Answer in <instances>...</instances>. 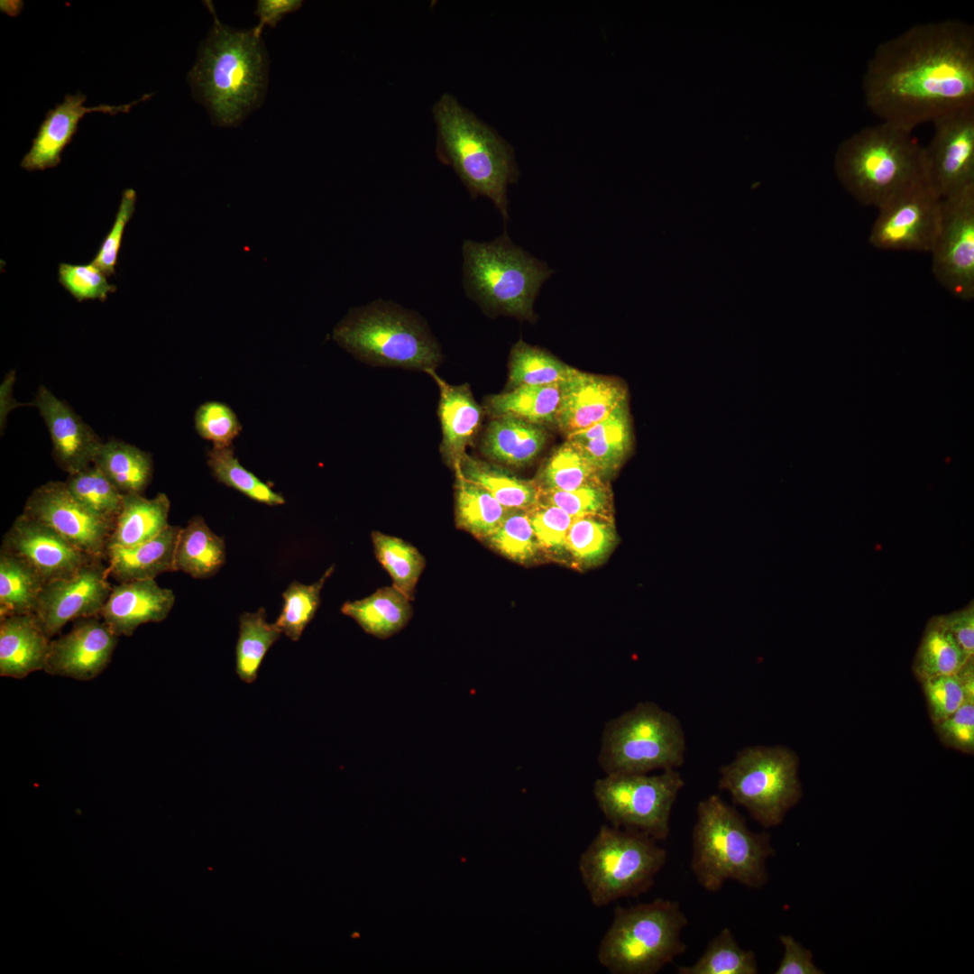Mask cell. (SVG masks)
Here are the masks:
<instances>
[{"label": "cell", "mask_w": 974, "mask_h": 974, "mask_svg": "<svg viewBox=\"0 0 974 974\" xmlns=\"http://www.w3.org/2000/svg\"><path fill=\"white\" fill-rule=\"evenodd\" d=\"M867 106L909 131L974 106V27L958 19L919 23L881 42L862 77Z\"/></svg>", "instance_id": "1"}, {"label": "cell", "mask_w": 974, "mask_h": 974, "mask_svg": "<svg viewBox=\"0 0 974 974\" xmlns=\"http://www.w3.org/2000/svg\"><path fill=\"white\" fill-rule=\"evenodd\" d=\"M206 3L214 23L199 45L188 81L213 124L236 126L263 101L268 55L253 29L237 30L222 23L212 3Z\"/></svg>", "instance_id": "2"}, {"label": "cell", "mask_w": 974, "mask_h": 974, "mask_svg": "<svg viewBox=\"0 0 974 974\" xmlns=\"http://www.w3.org/2000/svg\"><path fill=\"white\" fill-rule=\"evenodd\" d=\"M775 856L771 836L749 829L744 816L718 795L696 806L692 832L691 870L707 892H718L728 880L752 889L768 880L767 860Z\"/></svg>", "instance_id": "3"}, {"label": "cell", "mask_w": 974, "mask_h": 974, "mask_svg": "<svg viewBox=\"0 0 974 974\" xmlns=\"http://www.w3.org/2000/svg\"><path fill=\"white\" fill-rule=\"evenodd\" d=\"M436 155L453 168L472 198L486 197L508 219V187L519 171L511 145L491 126L444 94L432 108Z\"/></svg>", "instance_id": "4"}, {"label": "cell", "mask_w": 974, "mask_h": 974, "mask_svg": "<svg viewBox=\"0 0 974 974\" xmlns=\"http://www.w3.org/2000/svg\"><path fill=\"white\" fill-rule=\"evenodd\" d=\"M922 147L912 131L881 122L859 130L839 144L834 172L858 202L878 207L924 178Z\"/></svg>", "instance_id": "5"}, {"label": "cell", "mask_w": 974, "mask_h": 974, "mask_svg": "<svg viewBox=\"0 0 974 974\" xmlns=\"http://www.w3.org/2000/svg\"><path fill=\"white\" fill-rule=\"evenodd\" d=\"M333 338L372 365L426 372L443 359L439 344L418 314L382 299L350 309L334 328Z\"/></svg>", "instance_id": "6"}, {"label": "cell", "mask_w": 974, "mask_h": 974, "mask_svg": "<svg viewBox=\"0 0 974 974\" xmlns=\"http://www.w3.org/2000/svg\"><path fill=\"white\" fill-rule=\"evenodd\" d=\"M687 924L677 901L617 906L598 946V961L611 974H656L685 951Z\"/></svg>", "instance_id": "7"}, {"label": "cell", "mask_w": 974, "mask_h": 974, "mask_svg": "<svg viewBox=\"0 0 974 974\" xmlns=\"http://www.w3.org/2000/svg\"><path fill=\"white\" fill-rule=\"evenodd\" d=\"M464 287L467 296L491 315L533 319V305L548 266L515 245L504 233L492 242L464 241Z\"/></svg>", "instance_id": "8"}, {"label": "cell", "mask_w": 974, "mask_h": 974, "mask_svg": "<svg viewBox=\"0 0 974 974\" xmlns=\"http://www.w3.org/2000/svg\"><path fill=\"white\" fill-rule=\"evenodd\" d=\"M666 850L642 832L603 824L582 852L578 870L593 905L639 896L666 865Z\"/></svg>", "instance_id": "9"}, {"label": "cell", "mask_w": 974, "mask_h": 974, "mask_svg": "<svg viewBox=\"0 0 974 974\" xmlns=\"http://www.w3.org/2000/svg\"><path fill=\"white\" fill-rule=\"evenodd\" d=\"M685 751L680 720L647 701L605 724L598 762L605 774H646L677 769Z\"/></svg>", "instance_id": "10"}, {"label": "cell", "mask_w": 974, "mask_h": 974, "mask_svg": "<svg viewBox=\"0 0 974 974\" xmlns=\"http://www.w3.org/2000/svg\"><path fill=\"white\" fill-rule=\"evenodd\" d=\"M798 772L799 758L792 749L752 745L720 767L718 787L758 824L772 828L783 822L803 796Z\"/></svg>", "instance_id": "11"}, {"label": "cell", "mask_w": 974, "mask_h": 974, "mask_svg": "<svg viewBox=\"0 0 974 974\" xmlns=\"http://www.w3.org/2000/svg\"><path fill=\"white\" fill-rule=\"evenodd\" d=\"M685 786L677 769L659 774H605L593 784L601 812L612 826L637 831L656 841L670 833V816Z\"/></svg>", "instance_id": "12"}, {"label": "cell", "mask_w": 974, "mask_h": 974, "mask_svg": "<svg viewBox=\"0 0 974 974\" xmlns=\"http://www.w3.org/2000/svg\"><path fill=\"white\" fill-rule=\"evenodd\" d=\"M942 198L922 178L878 207L868 241L886 251L930 253L938 234Z\"/></svg>", "instance_id": "13"}, {"label": "cell", "mask_w": 974, "mask_h": 974, "mask_svg": "<svg viewBox=\"0 0 974 974\" xmlns=\"http://www.w3.org/2000/svg\"><path fill=\"white\" fill-rule=\"evenodd\" d=\"M937 281L954 297H974V185L942 198L938 234L930 252Z\"/></svg>", "instance_id": "14"}, {"label": "cell", "mask_w": 974, "mask_h": 974, "mask_svg": "<svg viewBox=\"0 0 974 974\" xmlns=\"http://www.w3.org/2000/svg\"><path fill=\"white\" fill-rule=\"evenodd\" d=\"M922 147L923 175L942 198L974 185V106L933 123Z\"/></svg>", "instance_id": "15"}, {"label": "cell", "mask_w": 974, "mask_h": 974, "mask_svg": "<svg viewBox=\"0 0 974 974\" xmlns=\"http://www.w3.org/2000/svg\"><path fill=\"white\" fill-rule=\"evenodd\" d=\"M23 513L47 525L87 555L106 560L114 525L78 501L65 482H47L33 490Z\"/></svg>", "instance_id": "16"}, {"label": "cell", "mask_w": 974, "mask_h": 974, "mask_svg": "<svg viewBox=\"0 0 974 974\" xmlns=\"http://www.w3.org/2000/svg\"><path fill=\"white\" fill-rule=\"evenodd\" d=\"M104 561L94 560L74 575L44 585L33 614L50 639L69 621L100 616L112 590Z\"/></svg>", "instance_id": "17"}, {"label": "cell", "mask_w": 974, "mask_h": 974, "mask_svg": "<svg viewBox=\"0 0 974 974\" xmlns=\"http://www.w3.org/2000/svg\"><path fill=\"white\" fill-rule=\"evenodd\" d=\"M1 550L23 560L49 583L68 578L97 558L78 549L53 529L24 513L5 534Z\"/></svg>", "instance_id": "18"}, {"label": "cell", "mask_w": 974, "mask_h": 974, "mask_svg": "<svg viewBox=\"0 0 974 974\" xmlns=\"http://www.w3.org/2000/svg\"><path fill=\"white\" fill-rule=\"evenodd\" d=\"M117 639L100 616L78 619L68 633L51 640L44 671L79 681L92 680L108 666Z\"/></svg>", "instance_id": "19"}, {"label": "cell", "mask_w": 974, "mask_h": 974, "mask_svg": "<svg viewBox=\"0 0 974 974\" xmlns=\"http://www.w3.org/2000/svg\"><path fill=\"white\" fill-rule=\"evenodd\" d=\"M150 96L151 95H144L133 102L119 106L102 104L87 107L85 106L87 96L80 92L66 95L60 104L47 112L20 166L28 171L57 167L61 161L64 149L71 142L78 131L79 121L86 115L96 112L111 115L129 113L133 106Z\"/></svg>", "instance_id": "20"}, {"label": "cell", "mask_w": 974, "mask_h": 974, "mask_svg": "<svg viewBox=\"0 0 974 974\" xmlns=\"http://www.w3.org/2000/svg\"><path fill=\"white\" fill-rule=\"evenodd\" d=\"M626 400L628 389L622 381L575 369L561 383L555 422L568 436L604 419Z\"/></svg>", "instance_id": "21"}, {"label": "cell", "mask_w": 974, "mask_h": 974, "mask_svg": "<svg viewBox=\"0 0 974 974\" xmlns=\"http://www.w3.org/2000/svg\"><path fill=\"white\" fill-rule=\"evenodd\" d=\"M33 404L49 430L59 467L72 474L93 464L103 444L95 431L44 386L39 387Z\"/></svg>", "instance_id": "22"}, {"label": "cell", "mask_w": 974, "mask_h": 974, "mask_svg": "<svg viewBox=\"0 0 974 974\" xmlns=\"http://www.w3.org/2000/svg\"><path fill=\"white\" fill-rule=\"evenodd\" d=\"M175 602L172 590L155 579L119 583L112 586L100 617L117 636H131L145 623L167 618Z\"/></svg>", "instance_id": "23"}, {"label": "cell", "mask_w": 974, "mask_h": 974, "mask_svg": "<svg viewBox=\"0 0 974 974\" xmlns=\"http://www.w3.org/2000/svg\"><path fill=\"white\" fill-rule=\"evenodd\" d=\"M439 389L438 417L442 428L440 453L453 470L466 455L465 448L477 433L482 410L466 384L447 383L435 370H427Z\"/></svg>", "instance_id": "24"}, {"label": "cell", "mask_w": 974, "mask_h": 974, "mask_svg": "<svg viewBox=\"0 0 974 974\" xmlns=\"http://www.w3.org/2000/svg\"><path fill=\"white\" fill-rule=\"evenodd\" d=\"M589 459L602 479L623 465L633 447L629 400L592 427L567 436Z\"/></svg>", "instance_id": "25"}, {"label": "cell", "mask_w": 974, "mask_h": 974, "mask_svg": "<svg viewBox=\"0 0 974 974\" xmlns=\"http://www.w3.org/2000/svg\"><path fill=\"white\" fill-rule=\"evenodd\" d=\"M50 644L33 613L0 619V675L22 679L44 670Z\"/></svg>", "instance_id": "26"}, {"label": "cell", "mask_w": 974, "mask_h": 974, "mask_svg": "<svg viewBox=\"0 0 974 974\" xmlns=\"http://www.w3.org/2000/svg\"><path fill=\"white\" fill-rule=\"evenodd\" d=\"M181 527L170 525L153 538L130 547L109 548L108 574L118 583L155 579L175 571L174 557Z\"/></svg>", "instance_id": "27"}, {"label": "cell", "mask_w": 974, "mask_h": 974, "mask_svg": "<svg viewBox=\"0 0 974 974\" xmlns=\"http://www.w3.org/2000/svg\"><path fill=\"white\" fill-rule=\"evenodd\" d=\"M546 440V431L540 425L513 417H498L486 427L481 448L486 457L499 464L521 467L539 455Z\"/></svg>", "instance_id": "28"}, {"label": "cell", "mask_w": 974, "mask_h": 974, "mask_svg": "<svg viewBox=\"0 0 974 974\" xmlns=\"http://www.w3.org/2000/svg\"><path fill=\"white\" fill-rule=\"evenodd\" d=\"M170 501L165 493L152 499L140 493H125L107 550L133 547L153 538L170 526Z\"/></svg>", "instance_id": "29"}, {"label": "cell", "mask_w": 974, "mask_h": 974, "mask_svg": "<svg viewBox=\"0 0 974 974\" xmlns=\"http://www.w3.org/2000/svg\"><path fill=\"white\" fill-rule=\"evenodd\" d=\"M341 611L368 634L387 639L401 630L412 617L410 600L395 586H385L360 600L343 604Z\"/></svg>", "instance_id": "30"}, {"label": "cell", "mask_w": 974, "mask_h": 974, "mask_svg": "<svg viewBox=\"0 0 974 974\" xmlns=\"http://www.w3.org/2000/svg\"><path fill=\"white\" fill-rule=\"evenodd\" d=\"M225 561V545L200 515L191 518L181 528L175 550V571H182L197 579L216 574Z\"/></svg>", "instance_id": "31"}, {"label": "cell", "mask_w": 974, "mask_h": 974, "mask_svg": "<svg viewBox=\"0 0 974 974\" xmlns=\"http://www.w3.org/2000/svg\"><path fill=\"white\" fill-rule=\"evenodd\" d=\"M466 480L488 491L508 509L528 510L540 501L536 482L521 479L506 469L465 455L454 469Z\"/></svg>", "instance_id": "32"}, {"label": "cell", "mask_w": 974, "mask_h": 974, "mask_svg": "<svg viewBox=\"0 0 974 974\" xmlns=\"http://www.w3.org/2000/svg\"><path fill=\"white\" fill-rule=\"evenodd\" d=\"M560 398L561 383L519 385L488 397L485 407L494 418L513 417L541 426L555 422Z\"/></svg>", "instance_id": "33"}, {"label": "cell", "mask_w": 974, "mask_h": 974, "mask_svg": "<svg viewBox=\"0 0 974 974\" xmlns=\"http://www.w3.org/2000/svg\"><path fill=\"white\" fill-rule=\"evenodd\" d=\"M93 464L124 494H142L152 477L151 455L119 440L103 442Z\"/></svg>", "instance_id": "34"}, {"label": "cell", "mask_w": 974, "mask_h": 974, "mask_svg": "<svg viewBox=\"0 0 974 974\" xmlns=\"http://www.w3.org/2000/svg\"><path fill=\"white\" fill-rule=\"evenodd\" d=\"M455 521L457 528L481 541L501 524L510 509L482 486L455 473Z\"/></svg>", "instance_id": "35"}, {"label": "cell", "mask_w": 974, "mask_h": 974, "mask_svg": "<svg viewBox=\"0 0 974 974\" xmlns=\"http://www.w3.org/2000/svg\"><path fill=\"white\" fill-rule=\"evenodd\" d=\"M969 659L937 615L926 624L914 658L913 671L921 682L957 673Z\"/></svg>", "instance_id": "36"}, {"label": "cell", "mask_w": 974, "mask_h": 974, "mask_svg": "<svg viewBox=\"0 0 974 974\" xmlns=\"http://www.w3.org/2000/svg\"><path fill=\"white\" fill-rule=\"evenodd\" d=\"M45 584L30 565L0 549V619L34 613Z\"/></svg>", "instance_id": "37"}, {"label": "cell", "mask_w": 974, "mask_h": 974, "mask_svg": "<svg viewBox=\"0 0 974 974\" xmlns=\"http://www.w3.org/2000/svg\"><path fill=\"white\" fill-rule=\"evenodd\" d=\"M282 632L267 621L264 608L255 612H244L239 618V635L235 647V673L246 684H252L271 646Z\"/></svg>", "instance_id": "38"}, {"label": "cell", "mask_w": 974, "mask_h": 974, "mask_svg": "<svg viewBox=\"0 0 974 974\" xmlns=\"http://www.w3.org/2000/svg\"><path fill=\"white\" fill-rule=\"evenodd\" d=\"M617 543L612 516L574 518L566 538L568 558L582 567L603 562Z\"/></svg>", "instance_id": "39"}, {"label": "cell", "mask_w": 974, "mask_h": 974, "mask_svg": "<svg viewBox=\"0 0 974 974\" xmlns=\"http://www.w3.org/2000/svg\"><path fill=\"white\" fill-rule=\"evenodd\" d=\"M376 558L392 579L393 586L410 601L426 566L422 554L404 539L380 531L372 532Z\"/></svg>", "instance_id": "40"}, {"label": "cell", "mask_w": 974, "mask_h": 974, "mask_svg": "<svg viewBox=\"0 0 974 974\" xmlns=\"http://www.w3.org/2000/svg\"><path fill=\"white\" fill-rule=\"evenodd\" d=\"M753 951L740 946L730 928H722L707 944L699 959L677 968L678 974H757Z\"/></svg>", "instance_id": "41"}, {"label": "cell", "mask_w": 974, "mask_h": 974, "mask_svg": "<svg viewBox=\"0 0 974 974\" xmlns=\"http://www.w3.org/2000/svg\"><path fill=\"white\" fill-rule=\"evenodd\" d=\"M509 367V383L512 388L562 383L575 371L550 353L522 341L511 349Z\"/></svg>", "instance_id": "42"}, {"label": "cell", "mask_w": 974, "mask_h": 974, "mask_svg": "<svg viewBox=\"0 0 974 974\" xmlns=\"http://www.w3.org/2000/svg\"><path fill=\"white\" fill-rule=\"evenodd\" d=\"M207 464L215 479L248 498L269 506L282 505L284 497L244 468L234 455L233 446L212 447L207 452Z\"/></svg>", "instance_id": "43"}, {"label": "cell", "mask_w": 974, "mask_h": 974, "mask_svg": "<svg viewBox=\"0 0 974 974\" xmlns=\"http://www.w3.org/2000/svg\"><path fill=\"white\" fill-rule=\"evenodd\" d=\"M71 494L97 517L115 526L124 495L94 464L69 474L65 481Z\"/></svg>", "instance_id": "44"}, {"label": "cell", "mask_w": 974, "mask_h": 974, "mask_svg": "<svg viewBox=\"0 0 974 974\" xmlns=\"http://www.w3.org/2000/svg\"><path fill=\"white\" fill-rule=\"evenodd\" d=\"M600 479L589 459L567 440L547 459L537 483L541 490L573 491Z\"/></svg>", "instance_id": "45"}, {"label": "cell", "mask_w": 974, "mask_h": 974, "mask_svg": "<svg viewBox=\"0 0 974 974\" xmlns=\"http://www.w3.org/2000/svg\"><path fill=\"white\" fill-rule=\"evenodd\" d=\"M933 724L946 719L974 697V663L969 659L957 673L921 681Z\"/></svg>", "instance_id": "46"}, {"label": "cell", "mask_w": 974, "mask_h": 974, "mask_svg": "<svg viewBox=\"0 0 974 974\" xmlns=\"http://www.w3.org/2000/svg\"><path fill=\"white\" fill-rule=\"evenodd\" d=\"M333 571L334 565L311 584L293 582L282 593V610L274 623L292 641L300 639L314 618L320 604L321 591Z\"/></svg>", "instance_id": "47"}, {"label": "cell", "mask_w": 974, "mask_h": 974, "mask_svg": "<svg viewBox=\"0 0 974 974\" xmlns=\"http://www.w3.org/2000/svg\"><path fill=\"white\" fill-rule=\"evenodd\" d=\"M483 542L500 555L520 564L532 561L540 552L528 511L523 509H510Z\"/></svg>", "instance_id": "48"}, {"label": "cell", "mask_w": 974, "mask_h": 974, "mask_svg": "<svg viewBox=\"0 0 974 974\" xmlns=\"http://www.w3.org/2000/svg\"><path fill=\"white\" fill-rule=\"evenodd\" d=\"M540 501L559 507L573 518L589 515L612 516V495L602 479L573 491L540 489Z\"/></svg>", "instance_id": "49"}, {"label": "cell", "mask_w": 974, "mask_h": 974, "mask_svg": "<svg viewBox=\"0 0 974 974\" xmlns=\"http://www.w3.org/2000/svg\"><path fill=\"white\" fill-rule=\"evenodd\" d=\"M528 511L540 552L556 559H569L566 538L574 518L559 507L542 501Z\"/></svg>", "instance_id": "50"}, {"label": "cell", "mask_w": 974, "mask_h": 974, "mask_svg": "<svg viewBox=\"0 0 974 974\" xmlns=\"http://www.w3.org/2000/svg\"><path fill=\"white\" fill-rule=\"evenodd\" d=\"M195 428L214 447L233 446L243 427L235 412L225 403L211 400L201 404L194 416Z\"/></svg>", "instance_id": "51"}, {"label": "cell", "mask_w": 974, "mask_h": 974, "mask_svg": "<svg viewBox=\"0 0 974 974\" xmlns=\"http://www.w3.org/2000/svg\"><path fill=\"white\" fill-rule=\"evenodd\" d=\"M60 284L78 302L91 299L106 301L116 286L91 262L86 265L61 262L58 268Z\"/></svg>", "instance_id": "52"}, {"label": "cell", "mask_w": 974, "mask_h": 974, "mask_svg": "<svg viewBox=\"0 0 974 974\" xmlns=\"http://www.w3.org/2000/svg\"><path fill=\"white\" fill-rule=\"evenodd\" d=\"M136 203V192L133 188L124 190L115 222L106 235L100 247L93 258L91 263L97 267L105 275L112 276L115 273V266L122 245V240L126 225L131 220Z\"/></svg>", "instance_id": "53"}, {"label": "cell", "mask_w": 974, "mask_h": 974, "mask_svg": "<svg viewBox=\"0 0 974 974\" xmlns=\"http://www.w3.org/2000/svg\"><path fill=\"white\" fill-rule=\"evenodd\" d=\"M934 727L941 741L945 746L972 754L974 751V697L968 698L957 711L935 723Z\"/></svg>", "instance_id": "54"}, {"label": "cell", "mask_w": 974, "mask_h": 974, "mask_svg": "<svg viewBox=\"0 0 974 974\" xmlns=\"http://www.w3.org/2000/svg\"><path fill=\"white\" fill-rule=\"evenodd\" d=\"M779 942L784 948L783 957L775 974H822L810 950L804 947L793 936L781 934Z\"/></svg>", "instance_id": "55"}, {"label": "cell", "mask_w": 974, "mask_h": 974, "mask_svg": "<svg viewBox=\"0 0 974 974\" xmlns=\"http://www.w3.org/2000/svg\"><path fill=\"white\" fill-rule=\"evenodd\" d=\"M946 629L953 637L968 658L974 656V603L955 611L939 615Z\"/></svg>", "instance_id": "56"}, {"label": "cell", "mask_w": 974, "mask_h": 974, "mask_svg": "<svg viewBox=\"0 0 974 974\" xmlns=\"http://www.w3.org/2000/svg\"><path fill=\"white\" fill-rule=\"evenodd\" d=\"M302 5L299 0H260L257 2L255 14L259 17V23L253 28L254 32L261 36L265 25L275 27L281 18L299 10Z\"/></svg>", "instance_id": "57"}]
</instances>
